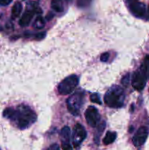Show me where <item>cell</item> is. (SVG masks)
<instances>
[{"mask_svg": "<svg viewBox=\"0 0 149 150\" xmlns=\"http://www.w3.org/2000/svg\"><path fill=\"white\" fill-rule=\"evenodd\" d=\"M51 7L55 11L61 13L64 11V5L62 0H51Z\"/></svg>", "mask_w": 149, "mask_h": 150, "instance_id": "4fadbf2b", "label": "cell"}, {"mask_svg": "<svg viewBox=\"0 0 149 150\" xmlns=\"http://www.w3.org/2000/svg\"><path fill=\"white\" fill-rule=\"evenodd\" d=\"M129 80V76L128 74V75H126V76L123 78L121 81H122V83L124 85V86H127V85H128Z\"/></svg>", "mask_w": 149, "mask_h": 150, "instance_id": "44dd1931", "label": "cell"}, {"mask_svg": "<svg viewBox=\"0 0 149 150\" xmlns=\"http://www.w3.org/2000/svg\"><path fill=\"white\" fill-rule=\"evenodd\" d=\"M3 116L11 121L15 122L20 129H25L34 122L37 115L29 106L20 105L15 110L7 108L3 112Z\"/></svg>", "mask_w": 149, "mask_h": 150, "instance_id": "6da1fadb", "label": "cell"}, {"mask_svg": "<svg viewBox=\"0 0 149 150\" xmlns=\"http://www.w3.org/2000/svg\"><path fill=\"white\" fill-rule=\"evenodd\" d=\"M148 9H149V8H148Z\"/></svg>", "mask_w": 149, "mask_h": 150, "instance_id": "cb8c5ba5", "label": "cell"}, {"mask_svg": "<svg viewBox=\"0 0 149 150\" xmlns=\"http://www.w3.org/2000/svg\"><path fill=\"white\" fill-rule=\"evenodd\" d=\"M109 57H110V54L109 53H104V54H102V55H101L100 57V59L102 62H107L108 60V59H109Z\"/></svg>", "mask_w": 149, "mask_h": 150, "instance_id": "d6986e66", "label": "cell"}, {"mask_svg": "<svg viewBox=\"0 0 149 150\" xmlns=\"http://www.w3.org/2000/svg\"><path fill=\"white\" fill-rule=\"evenodd\" d=\"M71 131L68 126H65L61 131V139L62 143H70Z\"/></svg>", "mask_w": 149, "mask_h": 150, "instance_id": "8fae6325", "label": "cell"}, {"mask_svg": "<svg viewBox=\"0 0 149 150\" xmlns=\"http://www.w3.org/2000/svg\"><path fill=\"white\" fill-rule=\"evenodd\" d=\"M83 94L81 92H77L72 95L67 100V108L69 111L73 115H77L83 104Z\"/></svg>", "mask_w": 149, "mask_h": 150, "instance_id": "277c9868", "label": "cell"}, {"mask_svg": "<svg viewBox=\"0 0 149 150\" xmlns=\"http://www.w3.org/2000/svg\"><path fill=\"white\" fill-rule=\"evenodd\" d=\"M91 1V0H78V5L80 7H85L87 6Z\"/></svg>", "mask_w": 149, "mask_h": 150, "instance_id": "ac0fdd59", "label": "cell"}, {"mask_svg": "<svg viewBox=\"0 0 149 150\" xmlns=\"http://www.w3.org/2000/svg\"><path fill=\"white\" fill-rule=\"evenodd\" d=\"M140 70L143 72L146 79H149V55H146L145 57Z\"/></svg>", "mask_w": 149, "mask_h": 150, "instance_id": "7c38bea8", "label": "cell"}, {"mask_svg": "<svg viewBox=\"0 0 149 150\" xmlns=\"http://www.w3.org/2000/svg\"><path fill=\"white\" fill-rule=\"evenodd\" d=\"M78 77L72 75L64 79L58 86V91L61 95H67L71 94L78 85Z\"/></svg>", "mask_w": 149, "mask_h": 150, "instance_id": "3957f363", "label": "cell"}, {"mask_svg": "<svg viewBox=\"0 0 149 150\" xmlns=\"http://www.w3.org/2000/svg\"><path fill=\"white\" fill-rule=\"evenodd\" d=\"M125 99L124 89L119 86H113L110 88L104 98L105 103L110 108H118L123 106Z\"/></svg>", "mask_w": 149, "mask_h": 150, "instance_id": "7a4b0ae2", "label": "cell"}, {"mask_svg": "<svg viewBox=\"0 0 149 150\" xmlns=\"http://www.w3.org/2000/svg\"><path fill=\"white\" fill-rule=\"evenodd\" d=\"M62 149L63 150H73L72 147L70 143H62Z\"/></svg>", "mask_w": 149, "mask_h": 150, "instance_id": "ffe728a7", "label": "cell"}, {"mask_svg": "<svg viewBox=\"0 0 149 150\" xmlns=\"http://www.w3.org/2000/svg\"><path fill=\"white\" fill-rule=\"evenodd\" d=\"M47 150H61V149H60L59 146L58 144H52L51 146H50V147Z\"/></svg>", "mask_w": 149, "mask_h": 150, "instance_id": "7402d4cb", "label": "cell"}, {"mask_svg": "<svg viewBox=\"0 0 149 150\" xmlns=\"http://www.w3.org/2000/svg\"><path fill=\"white\" fill-rule=\"evenodd\" d=\"M116 139V133L115 132H110L108 131L106 133L105 136L104 137L103 139V143L104 144L108 145L110 144L113 143L114 141Z\"/></svg>", "mask_w": 149, "mask_h": 150, "instance_id": "5bb4252c", "label": "cell"}, {"mask_svg": "<svg viewBox=\"0 0 149 150\" xmlns=\"http://www.w3.org/2000/svg\"><path fill=\"white\" fill-rule=\"evenodd\" d=\"M146 77L140 70L134 72L131 81V84L134 89L137 91L143 90L146 84Z\"/></svg>", "mask_w": 149, "mask_h": 150, "instance_id": "52a82bcc", "label": "cell"}, {"mask_svg": "<svg viewBox=\"0 0 149 150\" xmlns=\"http://www.w3.org/2000/svg\"><path fill=\"white\" fill-rule=\"evenodd\" d=\"M45 26V20L42 16H38L34 21V26L37 29H42Z\"/></svg>", "mask_w": 149, "mask_h": 150, "instance_id": "2e32d148", "label": "cell"}, {"mask_svg": "<svg viewBox=\"0 0 149 150\" xmlns=\"http://www.w3.org/2000/svg\"><path fill=\"white\" fill-rule=\"evenodd\" d=\"M148 136L147 127H140L132 139V142L135 146H140L145 142Z\"/></svg>", "mask_w": 149, "mask_h": 150, "instance_id": "ba28073f", "label": "cell"}, {"mask_svg": "<svg viewBox=\"0 0 149 150\" xmlns=\"http://www.w3.org/2000/svg\"><path fill=\"white\" fill-rule=\"evenodd\" d=\"M13 1V0H0V4L3 6H7L10 4Z\"/></svg>", "mask_w": 149, "mask_h": 150, "instance_id": "603a6c76", "label": "cell"}, {"mask_svg": "<svg viewBox=\"0 0 149 150\" xmlns=\"http://www.w3.org/2000/svg\"><path fill=\"white\" fill-rule=\"evenodd\" d=\"M85 117L87 123L91 127H95L99 125L100 116L97 109L93 106H89L85 112Z\"/></svg>", "mask_w": 149, "mask_h": 150, "instance_id": "5b68a950", "label": "cell"}, {"mask_svg": "<svg viewBox=\"0 0 149 150\" xmlns=\"http://www.w3.org/2000/svg\"><path fill=\"white\" fill-rule=\"evenodd\" d=\"M22 10V4L20 2H16L15 4L13 5V8H12V18L13 19L16 18L20 16V13Z\"/></svg>", "mask_w": 149, "mask_h": 150, "instance_id": "9a60e30c", "label": "cell"}, {"mask_svg": "<svg viewBox=\"0 0 149 150\" xmlns=\"http://www.w3.org/2000/svg\"><path fill=\"white\" fill-rule=\"evenodd\" d=\"M129 7L131 13L137 17H143L145 13V5L140 1H131Z\"/></svg>", "mask_w": 149, "mask_h": 150, "instance_id": "9c48e42d", "label": "cell"}, {"mask_svg": "<svg viewBox=\"0 0 149 150\" xmlns=\"http://www.w3.org/2000/svg\"><path fill=\"white\" fill-rule=\"evenodd\" d=\"M86 135L87 133L83 125L80 124H76L74 125L72 133V144L74 147L80 146L86 138Z\"/></svg>", "mask_w": 149, "mask_h": 150, "instance_id": "8992f818", "label": "cell"}, {"mask_svg": "<svg viewBox=\"0 0 149 150\" xmlns=\"http://www.w3.org/2000/svg\"><path fill=\"white\" fill-rule=\"evenodd\" d=\"M90 100L91 101L92 103H97L99 104V105L102 104V102H101L99 96L98 95V94L96 93L91 94V95H90Z\"/></svg>", "mask_w": 149, "mask_h": 150, "instance_id": "e0dca14e", "label": "cell"}, {"mask_svg": "<svg viewBox=\"0 0 149 150\" xmlns=\"http://www.w3.org/2000/svg\"><path fill=\"white\" fill-rule=\"evenodd\" d=\"M34 11L35 10H26L24 12V13L22 15V17L19 20V25L20 26H23V27L27 26L30 23L31 21H32V18H33L34 14Z\"/></svg>", "mask_w": 149, "mask_h": 150, "instance_id": "30bf717a", "label": "cell"}]
</instances>
